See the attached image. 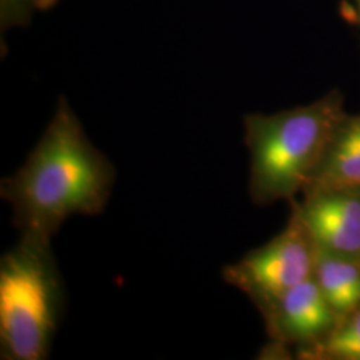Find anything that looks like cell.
<instances>
[{"mask_svg":"<svg viewBox=\"0 0 360 360\" xmlns=\"http://www.w3.org/2000/svg\"><path fill=\"white\" fill-rule=\"evenodd\" d=\"M59 0H0L1 31L7 32L13 27L27 26L34 13L47 11Z\"/></svg>","mask_w":360,"mask_h":360,"instance_id":"cell-10","label":"cell"},{"mask_svg":"<svg viewBox=\"0 0 360 360\" xmlns=\"http://www.w3.org/2000/svg\"><path fill=\"white\" fill-rule=\"evenodd\" d=\"M306 360H360V309L339 319L318 345L296 355Z\"/></svg>","mask_w":360,"mask_h":360,"instance_id":"cell-9","label":"cell"},{"mask_svg":"<svg viewBox=\"0 0 360 360\" xmlns=\"http://www.w3.org/2000/svg\"><path fill=\"white\" fill-rule=\"evenodd\" d=\"M315 251L307 229L292 211L284 230L226 266L221 276L260 309L314 275Z\"/></svg>","mask_w":360,"mask_h":360,"instance_id":"cell-4","label":"cell"},{"mask_svg":"<svg viewBox=\"0 0 360 360\" xmlns=\"http://www.w3.org/2000/svg\"><path fill=\"white\" fill-rule=\"evenodd\" d=\"M348 19L360 27V0H348Z\"/></svg>","mask_w":360,"mask_h":360,"instance_id":"cell-11","label":"cell"},{"mask_svg":"<svg viewBox=\"0 0 360 360\" xmlns=\"http://www.w3.org/2000/svg\"><path fill=\"white\" fill-rule=\"evenodd\" d=\"M65 309V285L51 239L22 233L0 260V355L44 360Z\"/></svg>","mask_w":360,"mask_h":360,"instance_id":"cell-3","label":"cell"},{"mask_svg":"<svg viewBox=\"0 0 360 360\" xmlns=\"http://www.w3.org/2000/svg\"><path fill=\"white\" fill-rule=\"evenodd\" d=\"M345 114L343 96L334 90L312 103L275 114L245 115L248 191L252 203L270 206L292 200L303 193L335 126Z\"/></svg>","mask_w":360,"mask_h":360,"instance_id":"cell-2","label":"cell"},{"mask_svg":"<svg viewBox=\"0 0 360 360\" xmlns=\"http://www.w3.org/2000/svg\"><path fill=\"white\" fill-rule=\"evenodd\" d=\"M292 211L316 248L360 263V188L303 193Z\"/></svg>","mask_w":360,"mask_h":360,"instance_id":"cell-6","label":"cell"},{"mask_svg":"<svg viewBox=\"0 0 360 360\" xmlns=\"http://www.w3.org/2000/svg\"><path fill=\"white\" fill-rule=\"evenodd\" d=\"M314 279L339 319L360 309V263L315 247Z\"/></svg>","mask_w":360,"mask_h":360,"instance_id":"cell-8","label":"cell"},{"mask_svg":"<svg viewBox=\"0 0 360 360\" xmlns=\"http://www.w3.org/2000/svg\"><path fill=\"white\" fill-rule=\"evenodd\" d=\"M257 309L271 339L267 355H285L290 347L297 355L318 345L339 322L314 276Z\"/></svg>","mask_w":360,"mask_h":360,"instance_id":"cell-5","label":"cell"},{"mask_svg":"<svg viewBox=\"0 0 360 360\" xmlns=\"http://www.w3.org/2000/svg\"><path fill=\"white\" fill-rule=\"evenodd\" d=\"M115 183V168L86 135L65 96L23 166L0 183L22 233L52 239L74 215H99Z\"/></svg>","mask_w":360,"mask_h":360,"instance_id":"cell-1","label":"cell"},{"mask_svg":"<svg viewBox=\"0 0 360 360\" xmlns=\"http://www.w3.org/2000/svg\"><path fill=\"white\" fill-rule=\"evenodd\" d=\"M328 188H360V115L340 117L302 193Z\"/></svg>","mask_w":360,"mask_h":360,"instance_id":"cell-7","label":"cell"}]
</instances>
